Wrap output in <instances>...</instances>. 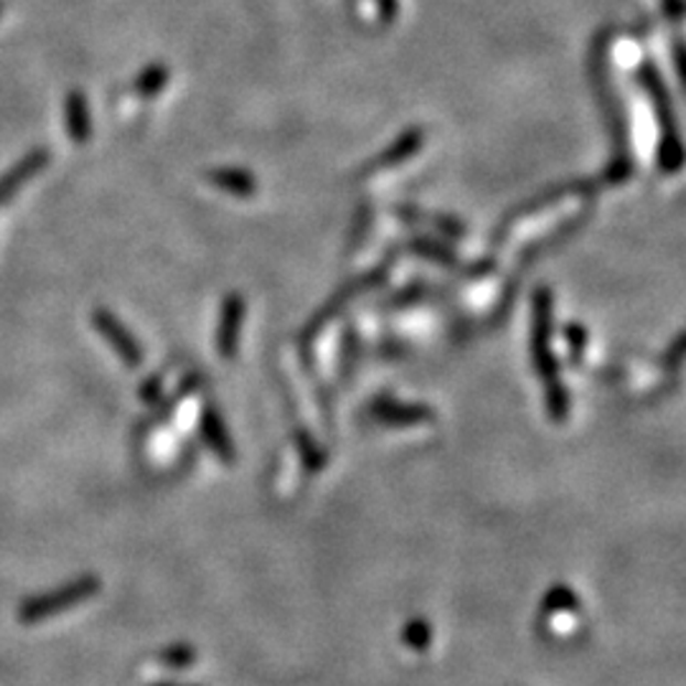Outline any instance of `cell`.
I'll list each match as a JSON object with an SVG mask.
<instances>
[{
	"instance_id": "1",
	"label": "cell",
	"mask_w": 686,
	"mask_h": 686,
	"mask_svg": "<svg viewBox=\"0 0 686 686\" xmlns=\"http://www.w3.org/2000/svg\"><path fill=\"white\" fill-rule=\"evenodd\" d=\"M97 588H99V582L95 580V577H82V580L64 585V588H58L56 592L33 598L29 602H23L21 621L23 623L46 621V618L64 613L66 608H74V605H79V602H85L87 598L95 596Z\"/></svg>"
},
{
	"instance_id": "2",
	"label": "cell",
	"mask_w": 686,
	"mask_h": 686,
	"mask_svg": "<svg viewBox=\"0 0 686 686\" xmlns=\"http://www.w3.org/2000/svg\"><path fill=\"white\" fill-rule=\"evenodd\" d=\"M97 321V331L103 333V339L110 343V346L115 349V354L122 358L128 366H138L140 362H143V349H140L138 339L132 336V333L125 329V325L117 321L115 315L99 311L95 315Z\"/></svg>"
},
{
	"instance_id": "3",
	"label": "cell",
	"mask_w": 686,
	"mask_h": 686,
	"mask_svg": "<svg viewBox=\"0 0 686 686\" xmlns=\"http://www.w3.org/2000/svg\"><path fill=\"white\" fill-rule=\"evenodd\" d=\"M242 300L234 298L224 308V318H222V329L216 333V346H219V354L224 358H232L237 354V341H239V331H242Z\"/></svg>"
},
{
	"instance_id": "4",
	"label": "cell",
	"mask_w": 686,
	"mask_h": 686,
	"mask_svg": "<svg viewBox=\"0 0 686 686\" xmlns=\"http://www.w3.org/2000/svg\"><path fill=\"white\" fill-rule=\"evenodd\" d=\"M201 432H204V438H206L208 446H212L214 453L229 463V460L234 458V448L229 442L227 430H224L222 417L216 412H206L204 415V428H201Z\"/></svg>"
},
{
	"instance_id": "5",
	"label": "cell",
	"mask_w": 686,
	"mask_h": 686,
	"mask_svg": "<svg viewBox=\"0 0 686 686\" xmlns=\"http://www.w3.org/2000/svg\"><path fill=\"white\" fill-rule=\"evenodd\" d=\"M163 661L169 666H186L191 661H196V654L186 646H175V649H165Z\"/></svg>"
},
{
	"instance_id": "6",
	"label": "cell",
	"mask_w": 686,
	"mask_h": 686,
	"mask_svg": "<svg viewBox=\"0 0 686 686\" xmlns=\"http://www.w3.org/2000/svg\"><path fill=\"white\" fill-rule=\"evenodd\" d=\"M156 686H186V684H171V682H163V684H156Z\"/></svg>"
}]
</instances>
